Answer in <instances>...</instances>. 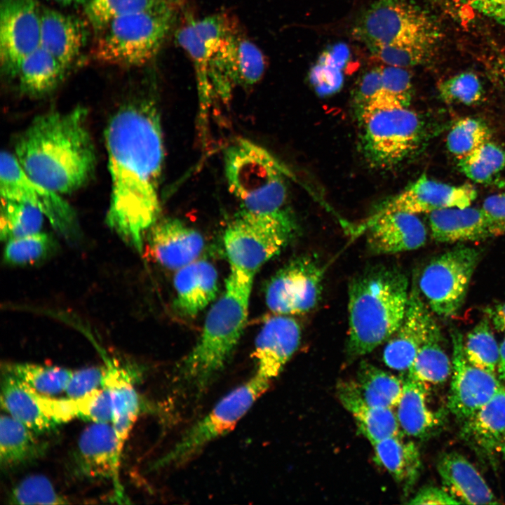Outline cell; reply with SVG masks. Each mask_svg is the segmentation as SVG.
<instances>
[{
	"label": "cell",
	"instance_id": "6da1fadb",
	"mask_svg": "<svg viewBox=\"0 0 505 505\" xmlns=\"http://www.w3.org/2000/svg\"><path fill=\"white\" fill-rule=\"evenodd\" d=\"M112 182L107 224L137 252L160 213L159 187L164 161L160 117L149 101L125 105L105 132Z\"/></svg>",
	"mask_w": 505,
	"mask_h": 505
},
{
	"label": "cell",
	"instance_id": "7a4b0ae2",
	"mask_svg": "<svg viewBox=\"0 0 505 505\" xmlns=\"http://www.w3.org/2000/svg\"><path fill=\"white\" fill-rule=\"evenodd\" d=\"M14 155L25 173L41 184L61 195L77 190L95 166L87 111L76 107L36 117L18 137Z\"/></svg>",
	"mask_w": 505,
	"mask_h": 505
},
{
	"label": "cell",
	"instance_id": "3957f363",
	"mask_svg": "<svg viewBox=\"0 0 505 505\" xmlns=\"http://www.w3.org/2000/svg\"><path fill=\"white\" fill-rule=\"evenodd\" d=\"M348 359L372 352L400 326L407 309L410 288L406 275L397 267H370L355 276L349 285Z\"/></svg>",
	"mask_w": 505,
	"mask_h": 505
},
{
	"label": "cell",
	"instance_id": "277c9868",
	"mask_svg": "<svg viewBox=\"0 0 505 505\" xmlns=\"http://www.w3.org/2000/svg\"><path fill=\"white\" fill-rule=\"evenodd\" d=\"M254 274L230 267L225 289L210 308L201 335L180 365V377L201 393L223 370L245 326Z\"/></svg>",
	"mask_w": 505,
	"mask_h": 505
},
{
	"label": "cell",
	"instance_id": "5b68a950",
	"mask_svg": "<svg viewBox=\"0 0 505 505\" xmlns=\"http://www.w3.org/2000/svg\"><path fill=\"white\" fill-rule=\"evenodd\" d=\"M224 159L227 186L240 211L269 215L289 208L284 176L290 173L268 151L239 138L226 149Z\"/></svg>",
	"mask_w": 505,
	"mask_h": 505
},
{
	"label": "cell",
	"instance_id": "8992f818",
	"mask_svg": "<svg viewBox=\"0 0 505 505\" xmlns=\"http://www.w3.org/2000/svg\"><path fill=\"white\" fill-rule=\"evenodd\" d=\"M176 15L177 8L166 7L116 18L98 32L92 56L106 65H142L158 53Z\"/></svg>",
	"mask_w": 505,
	"mask_h": 505
},
{
	"label": "cell",
	"instance_id": "52a82bcc",
	"mask_svg": "<svg viewBox=\"0 0 505 505\" xmlns=\"http://www.w3.org/2000/svg\"><path fill=\"white\" fill-rule=\"evenodd\" d=\"M353 35L371 52L389 45L436 46L441 33L433 17L412 0H375L356 22Z\"/></svg>",
	"mask_w": 505,
	"mask_h": 505
},
{
	"label": "cell",
	"instance_id": "ba28073f",
	"mask_svg": "<svg viewBox=\"0 0 505 505\" xmlns=\"http://www.w3.org/2000/svg\"><path fill=\"white\" fill-rule=\"evenodd\" d=\"M297 230L290 208L269 215L240 211L224 234L230 267L255 275L286 246Z\"/></svg>",
	"mask_w": 505,
	"mask_h": 505
},
{
	"label": "cell",
	"instance_id": "9c48e42d",
	"mask_svg": "<svg viewBox=\"0 0 505 505\" xmlns=\"http://www.w3.org/2000/svg\"><path fill=\"white\" fill-rule=\"evenodd\" d=\"M271 382L255 373L232 389L206 416L188 429L174 446L155 462L154 467L184 464L211 441L230 431L269 388Z\"/></svg>",
	"mask_w": 505,
	"mask_h": 505
},
{
	"label": "cell",
	"instance_id": "30bf717a",
	"mask_svg": "<svg viewBox=\"0 0 505 505\" xmlns=\"http://www.w3.org/2000/svg\"><path fill=\"white\" fill-rule=\"evenodd\" d=\"M361 145L373 166L389 168L415 151L423 135V122L409 107L379 108L358 117Z\"/></svg>",
	"mask_w": 505,
	"mask_h": 505
},
{
	"label": "cell",
	"instance_id": "8fae6325",
	"mask_svg": "<svg viewBox=\"0 0 505 505\" xmlns=\"http://www.w3.org/2000/svg\"><path fill=\"white\" fill-rule=\"evenodd\" d=\"M480 257V251L477 248L459 246L426 266L418 288L434 313L450 317L458 312Z\"/></svg>",
	"mask_w": 505,
	"mask_h": 505
},
{
	"label": "cell",
	"instance_id": "7c38bea8",
	"mask_svg": "<svg viewBox=\"0 0 505 505\" xmlns=\"http://www.w3.org/2000/svg\"><path fill=\"white\" fill-rule=\"evenodd\" d=\"M1 199L28 203L39 209L66 239L79 236L76 213L61 194L31 178L14 154L3 152L0 159Z\"/></svg>",
	"mask_w": 505,
	"mask_h": 505
},
{
	"label": "cell",
	"instance_id": "4fadbf2b",
	"mask_svg": "<svg viewBox=\"0 0 505 505\" xmlns=\"http://www.w3.org/2000/svg\"><path fill=\"white\" fill-rule=\"evenodd\" d=\"M323 269L309 255L292 260L271 278L265 290L269 309L276 314H299L311 310L322 292Z\"/></svg>",
	"mask_w": 505,
	"mask_h": 505
},
{
	"label": "cell",
	"instance_id": "5bb4252c",
	"mask_svg": "<svg viewBox=\"0 0 505 505\" xmlns=\"http://www.w3.org/2000/svg\"><path fill=\"white\" fill-rule=\"evenodd\" d=\"M41 7L36 0H1L0 63L15 79L22 60L40 46Z\"/></svg>",
	"mask_w": 505,
	"mask_h": 505
},
{
	"label": "cell",
	"instance_id": "9a60e30c",
	"mask_svg": "<svg viewBox=\"0 0 505 505\" xmlns=\"http://www.w3.org/2000/svg\"><path fill=\"white\" fill-rule=\"evenodd\" d=\"M452 372L447 407L464 422L489 401L502 386L496 374L479 368L468 361L463 350L464 337L451 331Z\"/></svg>",
	"mask_w": 505,
	"mask_h": 505
},
{
	"label": "cell",
	"instance_id": "2e32d148",
	"mask_svg": "<svg viewBox=\"0 0 505 505\" xmlns=\"http://www.w3.org/2000/svg\"><path fill=\"white\" fill-rule=\"evenodd\" d=\"M476 196V189L470 184H446L424 174L383 203L374 215L391 211L429 214L443 209L465 208L470 206Z\"/></svg>",
	"mask_w": 505,
	"mask_h": 505
},
{
	"label": "cell",
	"instance_id": "e0dca14e",
	"mask_svg": "<svg viewBox=\"0 0 505 505\" xmlns=\"http://www.w3.org/2000/svg\"><path fill=\"white\" fill-rule=\"evenodd\" d=\"M436 325L413 281L404 318L384 346L385 365L392 370L407 372Z\"/></svg>",
	"mask_w": 505,
	"mask_h": 505
},
{
	"label": "cell",
	"instance_id": "ac0fdd59",
	"mask_svg": "<svg viewBox=\"0 0 505 505\" xmlns=\"http://www.w3.org/2000/svg\"><path fill=\"white\" fill-rule=\"evenodd\" d=\"M234 27L226 15L215 14L199 20L190 18L175 33L177 44L186 50L193 62L203 102L213 96L208 81L210 60Z\"/></svg>",
	"mask_w": 505,
	"mask_h": 505
},
{
	"label": "cell",
	"instance_id": "d6986e66",
	"mask_svg": "<svg viewBox=\"0 0 505 505\" xmlns=\"http://www.w3.org/2000/svg\"><path fill=\"white\" fill-rule=\"evenodd\" d=\"M79 472L94 479L112 480L116 496L123 499L119 480L121 454L112 424L93 423L81 434L76 450Z\"/></svg>",
	"mask_w": 505,
	"mask_h": 505
},
{
	"label": "cell",
	"instance_id": "ffe728a7",
	"mask_svg": "<svg viewBox=\"0 0 505 505\" xmlns=\"http://www.w3.org/2000/svg\"><path fill=\"white\" fill-rule=\"evenodd\" d=\"M300 339V327L293 318L283 314L269 318L255 339V373L272 381L297 351Z\"/></svg>",
	"mask_w": 505,
	"mask_h": 505
},
{
	"label": "cell",
	"instance_id": "44dd1931",
	"mask_svg": "<svg viewBox=\"0 0 505 505\" xmlns=\"http://www.w3.org/2000/svg\"><path fill=\"white\" fill-rule=\"evenodd\" d=\"M426 239V229L415 214L402 211L373 215L367 225V244L376 254L415 250Z\"/></svg>",
	"mask_w": 505,
	"mask_h": 505
},
{
	"label": "cell",
	"instance_id": "7402d4cb",
	"mask_svg": "<svg viewBox=\"0 0 505 505\" xmlns=\"http://www.w3.org/2000/svg\"><path fill=\"white\" fill-rule=\"evenodd\" d=\"M432 238L440 243L478 241L505 234V229L483 210L471 206L429 213Z\"/></svg>",
	"mask_w": 505,
	"mask_h": 505
},
{
	"label": "cell",
	"instance_id": "603a6c76",
	"mask_svg": "<svg viewBox=\"0 0 505 505\" xmlns=\"http://www.w3.org/2000/svg\"><path fill=\"white\" fill-rule=\"evenodd\" d=\"M149 243L157 262L175 270L198 260L204 247L202 235L176 218L156 222L150 229Z\"/></svg>",
	"mask_w": 505,
	"mask_h": 505
},
{
	"label": "cell",
	"instance_id": "cb8c5ba5",
	"mask_svg": "<svg viewBox=\"0 0 505 505\" xmlns=\"http://www.w3.org/2000/svg\"><path fill=\"white\" fill-rule=\"evenodd\" d=\"M462 438L478 455L494 464L505 439V388L462 422Z\"/></svg>",
	"mask_w": 505,
	"mask_h": 505
},
{
	"label": "cell",
	"instance_id": "d4e9b609",
	"mask_svg": "<svg viewBox=\"0 0 505 505\" xmlns=\"http://www.w3.org/2000/svg\"><path fill=\"white\" fill-rule=\"evenodd\" d=\"M105 373L102 387L107 389L112 405V425L119 451L123 447L141 411V400L134 387L135 370L122 367L116 361L105 357Z\"/></svg>",
	"mask_w": 505,
	"mask_h": 505
},
{
	"label": "cell",
	"instance_id": "484cf974",
	"mask_svg": "<svg viewBox=\"0 0 505 505\" xmlns=\"http://www.w3.org/2000/svg\"><path fill=\"white\" fill-rule=\"evenodd\" d=\"M88 25L81 19L59 11L41 8L40 46L68 69L88 40Z\"/></svg>",
	"mask_w": 505,
	"mask_h": 505
},
{
	"label": "cell",
	"instance_id": "4316f807",
	"mask_svg": "<svg viewBox=\"0 0 505 505\" xmlns=\"http://www.w3.org/2000/svg\"><path fill=\"white\" fill-rule=\"evenodd\" d=\"M442 486L461 504H496L499 501L476 468L462 454H442L437 463Z\"/></svg>",
	"mask_w": 505,
	"mask_h": 505
},
{
	"label": "cell",
	"instance_id": "83f0119b",
	"mask_svg": "<svg viewBox=\"0 0 505 505\" xmlns=\"http://www.w3.org/2000/svg\"><path fill=\"white\" fill-rule=\"evenodd\" d=\"M337 397L352 415L358 431L371 445L384 438L403 434L393 409L368 403L355 381H342L337 386Z\"/></svg>",
	"mask_w": 505,
	"mask_h": 505
},
{
	"label": "cell",
	"instance_id": "f1b7e54d",
	"mask_svg": "<svg viewBox=\"0 0 505 505\" xmlns=\"http://www.w3.org/2000/svg\"><path fill=\"white\" fill-rule=\"evenodd\" d=\"M175 307L187 317H194L215 298L218 274L210 262L196 260L177 270L174 276Z\"/></svg>",
	"mask_w": 505,
	"mask_h": 505
},
{
	"label": "cell",
	"instance_id": "f546056e",
	"mask_svg": "<svg viewBox=\"0 0 505 505\" xmlns=\"http://www.w3.org/2000/svg\"><path fill=\"white\" fill-rule=\"evenodd\" d=\"M405 376L403 379L402 395L396 406L399 426L405 436L426 438L442 426L444 415L429 408L427 403L429 385Z\"/></svg>",
	"mask_w": 505,
	"mask_h": 505
},
{
	"label": "cell",
	"instance_id": "4dcf8cb0",
	"mask_svg": "<svg viewBox=\"0 0 505 505\" xmlns=\"http://www.w3.org/2000/svg\"><path fill=\"white\" fill-rule=\"evenodd\" d=\"M404 434L393 436L372 444L374 460L384 468L405 490L412 487L421 468L419 451Z\"/></svg>",
	"mask_w": 505,
	"mask_h": 505
},
{
	"label": "cell",
	"instance_id": "1f68e13d",
	"mask_svg": "<svg viewBox=\"0 0 505 505\" xmlns=\"http://www.w3.org/2000/svg\"><path fill=\"white\" fill-rule=\"evenodd\" d=\"M1 403L8 415L37 434L58 425L42 410L28 385L3 371Z\"/></svg>",
	"mask_w": 505,
	"mask_h": 505
},
{
	"label": "cell",
	"instance_id": "d6a6232c",
	"mask_svg": "<svg viewBox=\"0 0 505 505\" xmlns=\"http://www.w3.org/2000/svg\"><path fill=\"white\" fill-rule=\"evenodd\" d=\"M39 435L9 415L0 419V462L2 468L11 469L39 458L45 447Z\"/></svg>",
	"mask_w": 505,
	"mask_h": 505
},
{
	"label": "cell",
	"instance_id": "836d02e7",
	"mask_svg": "<svg viewBox=\"0 0 505 505\" xmlns=\"http://www.w3.org/2000/svg\"><path fill=\"white\" fill-rule=\"evenodd\" d=\"M67 70L52 54L39 46L22 60L15 78L23 93L40 96L54 90Z\"/></svg>",
	"mask_w": 505,
	"mask_h": 505
},
{
	"label": "cell",
	"instance_id": "e575fe53",
	"mask_svg": "<svg viewBox=\"0 0 505 505\" xmlns=\"http://www.w3.org/2000/svg\"><path fill=\"white\" fill-rule=\"evenodd\" d=\"M265 69V60L259 48L236 30L231 36L227 72L230 86H250L257 83Z\"/></svg>",
	"mask_w": 505,
	"mask_h": 505
},
{
	"label": "cell",
	"instance_id": "d590c367",
	"mask_svg": "<svg viewBox=\"0 0 505 505\" xmlns=\"http://www.w3.org/2000/svg\"><path fill=\"white\" fill-rule=\"evenodd\" d=\"M362 396L370 404L393 409L403 392V379L366 361H362L354 380Z\"/></svg>",
	"mask_w": 505,
	"mask_h": 505
},
{
	"label": "cell",
	"instance_id": "8d00e7d4",
	"mask_svg": "<svg viewBox=\"0 0 505 505\" xmlns=\"http://www.w3.org/2000/svg\"><path fill=\"white\" fill-rule=\"evenodd\" d=\"M443 338L438 324L419 351L410 368L409 377L429 384H441L452 372V359L443 344Z\"/></svg>",
	"mask_w": 505,
	"mask_h": 505
},
{
	"label": "cell",
	"instance_id": "74e56055",
	"mask_svg": "<svg viewBox=\"0 0 505 505\" xmlns=\"http://www.w3.org/2000/svg\"><path fill=\"white\" fill-rule=\"evenodd\" d=\"M2 371L46 396L65 391L73 373L64 368L30 363H6L2 365Z\"/></svg>",
	"mask_w": 505,
	"mask_h": 505
},
{
	"label": "cell",
	"instance_id": "f35d334b",
	"mask_svg": "<svg viewBox=\"0 0 505 505\" xmlns=\"http://www.w3.org/2000/svg\"><path fill=\"white\" fill-rule=\"evenodd\" d=\"M181 0H89L84 14L89 25L99 32L112 20L128 14L180 6Z\"/></svg>",
	"mask_w": 505,
	"mask_h": 505
},
{
	"label": "cell",
	"instance_id": "ab89813d",
	"mask_svg": "<svg viewBox=\"0 0 505 505\" xmlns=\"http://www.w3.org/2000/svg\"><path fill=\"white\" fill-rule=\"evenodd\" d=\"M44 215L37 208L23 202L1 199L0 236L1 241L41 231Z\"/></svg>",
	"mask_w": 505,
	"mask_h": 505
},
{
	"label": "cell",
	"instance_id": "60d3db41",
	"mask_svg": "<svg viewBox=\"0 0 505 505\" xmlns=\"http://www.w3.org/2000/svg\"><path fill=\"white\" fill-rule=\"evenodd\" d=\"M463 350L472 365L496 374L499 361V346L487 318L482 319L464 338Z\"/></svg>",
	"mask_w": 505,
	"mask_h": 505
},
{
	"label": "cell",
	"instance_id": "b9f144b4",
	"mask_svg": "<svg viewBox=\"0 0 505 505\" xmlns=\"http://www.w3.org/2000/svg\"><path fill=\"white\" fill-rule=\"evenodd\" d=\"M349 58V50L342 44L323 52L310 72L309 79L321 95L336 93L343 83L342 69Z\"/></svg>",
	"mask_w": 505,
	"mask_h": 505
},
{
	"label": "cell",
	"instance_id": "7bdbcfd3",
	"mask_svg": "<svg viewBox=\"0 0 505 505\" xmlns=\"http://www.w3.org/2000/svg\"><path fill=\"white\" fill-rule=\"evenodd\" d=\"M413 92L412 79L409 71L386 65L382 67L379 93L373 104L364 112L379 108L409 107Z\"/></svg>",
	"mask_w": 505,
	"mask_h": 505
},
{
	"label": "cell",
	"instance_id": "ee69618b",
	"mask_svg": "<svg viewBox=\"0 0 505 505\" xmlns=\"http://www.w3.org/2000/svg\"><path fill=\"white\" fill-rule=\"evenodd\" d=\"M460 171L478 183H487L505 169V150L490 140L458 161Z\"/></svg>",
	"mask_w": 505,
	"mask_h": 505
},
{
	"label": "cell",
	"instance_id": "f6af8a7d",
	"mask_svg": "<svg viewBox=\"0 0 505 505\" xmlns=\"http://www.w3.org/2000/svg\"><path fill=\"white\" fill-rule=\"evenodd\" d=\"M55 247L53 238L40 231L8 241L4 260L12 265L33 264L46 257Z\"/></svg>",
	"mask_w": 505,
	"mask_h": 505
},
{
	"label": "cell",
	"instance_id": "bcb514c9",
	"mask_svg": "<svg viewBox=\"0 0 505 505\" xmlns=\"http://www.w3.org/2000/svg\"><path fill=\"white\" fill-rule=\"evenodd\" d=\"M491 133L482 121L464 118L451 128L446 140L449 152L459 161L490 140Z\"/></svg>",
	"mask_w": 505,
	"mask_h": 505
},
{
	"label": "cell",
	"instance_id": "7dc6e473",
	"mask_svg": "<svg viewBox=\"0 0 505 505\" xmlns=\"http://www.w3.org/2000/svg\"><path fill=\"white\" fill-rule=\"evenodd\" d=\"M11 504H65L67 501L55 490L50 481L41 475L21 480L8 497Z\"/></svg>",
	"mask_w": 505,
	"mask_h": 505
},
{
	"label": "cell",
	"instance_id": "c3c4849f",
	"mask_svg": "<svg viewBox=\"0 0 505 505\" xmlns=\"http://www.w3.org/2000/svg\"><path fill=\"white\" fill-rule=\"evenodd\" d=\"M438 89L442 100L450 104L473 105L483 97L482 83L472 72H463L443 81Z\"/></svg>",
	"mask_w": 505,
	"mask_h": 505
},
{
	"label": "cell",
	"instance_id": "681fc988",
	"mask_svg": "<svg viewBox=\"0 0 505 505\" xmlns=\"http://www.w3.org/2000/svg\"><path fill=\"white\" fill-rule=\"evenodd\" d=\"M434 45L406 43L377 48L370 53L387 65L408 67L426 62L433 54Z\"/></svg>",
	"mask_w": 505,
	"mask_h": 505
},
{
	"label": "cell",
	"instance_id": "f907efd6",
	"mask_svg": "<svg viewBox=\"0 0 505 505\" xmlns=\"http://www.w3.org/2000/svg\"><path fill=\"white\" fill-rule=\"evenodd\" d=\"M29 388L42 410L58 424L76 417L80 418L79 398H55L41 394Z\"/></svg>",
	"mask_w": 505,
	"mask_h": 505
},
{
	"label": "cell",
	"instance_id": "816d5d0a",
	"mask_svg": "<svg viewBox=\"0 0 505 505\" xmlns=\"http://www.w3.org/2000/svg\"><path fill=\"white\" fill-rule=\"evenodd\" d=\"M382 86V67L366 72L360 78L354 91L353 102L358 117L375 101Z\"/></svg>",
	"mask_w": 505,
	"mask_h": 505
},
{
	"label": "cell",
	"instance_id": "f5cc1de1",
	"mask_svg": "<svg viewBox=\"0 0 505 505\" xmlns=\"http://www.w3.org/2000/svg\"><path fill=\"white\" fill-rule=\"evenodd\" d=\"M105 373V366L90 367L73 371L65 389L67 397L78 398L102 387Z\"/></svg>",
	"mask_w": 505,
	"mask_h": 505
},
{
	"label": "cell",
	"instance_id": "db71d44e",
	"mask_svg": "<svg viewBox=\"0 0 505 505\" xmlns=\"http://www.w3.org/2000/svg\"><path fill=\"white\" fill-rule=\"evenodd\" d=\"M409 504H461L443 486L430 485L420 489Z\"/></svg>",
	"mask_w": 505,
	"mask_h": 505
},
{
	"label": "cell",
	"instance_id": "11a10c76",
	"mask_svg": "<svg viewBox=\"0 0 505 505\" xmlns=\"http://www.w3.org/2000/svg\"><path fill=\"white\" fill-rule=\"evenodd\" d=\"M505 28V0H460Z\"/></svg>",
	"mask_w": 505,
	"mask_h": 505
},
{
	"label": "cell",
	"instance_id": "9f6ffc18",
	"mask_svg": "<svg viewBox=\"0 0 505 505\" xmlns=\"http://www.w3.org/2000/svg\"><path fill=\"white\" fill-rule=\"evenodd\" d=\"M482 208L491 219L505 229V191L486 198Z\"/></svg>",
	"mask_w": 505,
	"mask_h": 505
},
{
	"label": "cell",
	"instance_id": "6f0895ef",
	"mask_svg": "<svg viewBox=\"0 0 505 505\" xmlns=\"http://www.w3.org/2000/svg\"><path fill=\"white\" fill-rule=\"evenodd\" d=\"M487 313L494 328L499 332H505V303L488 309Z\"/></svg>",
	"mask_w": 505,
	"mask_h": 505
},
{
	"label": "cell",
	"instance_id": "680465c9",
	"mask_svg": "<svg viewBox=\"0 0 505 505\" xmlns=\"http://www.w3.org/2000/svg\"><path fill=\"white\" fill-rule=\"evenodd\" d=\"M497 372L499 379H505V338L499 346V361Z\"/></svg>",
	"mask_w": 505,
	"mask_h": 505
},
{
	"label": "cell",
	"instance_id": "91938a15",
	"mask_svg": "<svg viewBox=\"0 0 505 505\" xmlns=\"http://www.w3.org/2000/svg\"><path fill=\"white\" fill-rule=\"evenodd\" d=\"M496 74L500 81L505 85V58H499L496 62Z\"/></svg>",
	"mask_w": 505,
	"mask_h": 505
},
{
	"label": "cell",
	"instance_id": "94428289",
	"mask_svg": "<svg viewBox=\"0 0 505 505\" xmlns=\"http://www.w3.org/2000/svg\"><path fill=\"white\" fill-rule=\"evenodd\" d=\"M62 5L86 4L89 0H53Z\"/></svg>",
	"mask_w": 505,
	"mask_h": 505
},
{
	"label": "cell",
	"instance_id": "6125c7cd",
	"mask_svg": "<svg viewBox=\"0 0 505 505\" xmlns=\"http://www.w3.org/2000/svg\"><path fill=\"white\" fill-rule=\"evenodd\" d=\"M501 454L503 455L504 458L505 459V439L503 442V444L501 445Z\"/></svg>",
	"mask_w": 505,
	"mask_h": 505
},
{
	"label": "cell",
	"instance_id": "be15d7a7",
	"mask_svg": "<svg viewBox=\"0 0 505 505\" xmlns=\"http://www.w3.org/2000/svg\"><path fill=\"white\" fill-rule=\"evenodd\" d=\"M433 1H434L435 2H437L438 4H443V5H445L446 4V0H433Z\"/></svg>",
	"mask_w": 505,
	"mask_h": 505
}]
</instances>
